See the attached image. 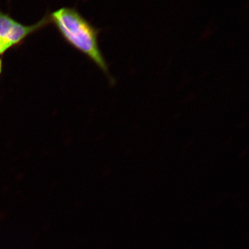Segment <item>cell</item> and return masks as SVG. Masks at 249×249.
Here are the masks:
<instances>
[{
    "label": "cell",
    "instance_id": "obj_1",
    "mask_svg": "<svg viewBox=\"0 0 249 249\" xmlns=\"http://www.w3.org/2000/svg\"><path fill=\"white\" fill-rule=\"evenodd\" d=\"M64 39L91 60L106 74L108 66L99 49V31L84 18L75 9L64 7L49 15Z\"/></svg>",
    "mask_w": 249,
    "mask_h": 249
},
{
    "label": "cell",
    "instance_id": "obj_2",
    "mask_svg": "<svg viewBox=\"0 0 249 249\" xmlns=\"http://www.w3.org/2000/svg\"><path fill=\"white\" fill-rule=\"evenodd\" d=\"M49 23L51 20L49 15H47L35 24L25 26L0 10V39L9 50L19 45L28 36Z\"/></svg>",
    "mask_w": 249,
    "mask_h": 249
},
{
    "label": "cell",
    "instance_id": "obj_3",
    "mask_svg": "<svg viewBox=\"0 0 249 249\" xmlns=\"http://www.w3.org/2000/svg\"><path fill=\"white\" fill-rule=\"evenodd\" d=\"M8 50L7 46H6L4 43L2 41V40L0 39V56L4 54Z\"/></svg>",
    "mask_w": 249,
    "mask_h": 249
},
{
    "label": "cell",
    "instance_id": "obj_4",
    "mask_svg": "<svg viewBox=\"0 0 249 249\" xmlns=\"http://www.w3.org/2000/svg\"><path fill=\"white\" fill-rule=\"evenodd\" d=\"M2 59L0 58V77H1L2 71Z\"/></svg>",
    "mask_w": 249,
    "mask_h": 249
}]
</instances>
